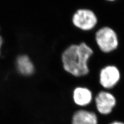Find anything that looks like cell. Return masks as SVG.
Returning a JSON list of instances; mask_svg holds the SVG:
<instances>
[{
    "label": "cell",
    "mask_w": 124,
    "mask_h": 124,
    "mask_svg": "<svg viewBox=\"0 0 124 124\" xmlns=\"http://www.w3.org/2000/svg\"><path fill=\"white\" fill-rule=\"evenodd\" d=\"M94 51L85 42L73 44L64 50L61 60L64 70L77 78L89 75V62Z\"/></svg>",
    "instance_id": "1"
},
{
    "label": "cell",
    "mask_w": 124,
    "mask_h": 124,
    "mask_svg": "<svg viewBox=\"0 0 124 124\" xmlns=\"http://www.w3.org/2000/svg\"><path fill=\"white\" fill-rule=\"evenodd\" d=\"M95 40L100 51L104 54L113 52L119 46L117 34L114 30L107 26L96 31Z\"/></svg>",
    "instance_id": "2"
},
{
    "label": "cell",
    "mask_w": 124,
    "mask_h": 124,
    "mask_svg": "<svg viewBox=\"0 0 124 124\" xmlns=\"http://www.w3.org/2000/svg\"><path fill=\"white\" fill-rule=\"evenodd\" d=\"M71 22L73 25L79 31L90 32L96 29L98 23V19L92 9L81 8L77 9L73 14Z\"/></svg>",
    "instance_id": "3"
},
{
    "label": "cell",
    "mask_w": 124,
    "mask_h": 124,
    "mask_svg": "<svg viewBox=\"0 0 124 124\" xmlns=\"http://www.w3.org/2000/svg\"><path fill=\"white\" fill-rule=\"evenodd\" d=\"M93 103L95 111L99 116H108L116 107L117 101L111 91L102 90L94 96Z\"/></svg>",
    "instance_id": "4"
},
{
    "label": "cell",
    "mask_w": 124,
    "mask_h": 124,
    "mask_svg": "<svg viewBox=\"0 0 124 124\" xmlns=\"http://www.w3.org/2000/svg\"><path fill=\"white\" fill-rule=\"evenodd\" d=\"M121 79V71L115 65L105 66L99 71V83L103 90H112L118 84Z\"/></svg>",
    "instance_id": "5"
},
{
    "label": "cell",
    "mask_w": 124,
    "mask_h": 124,
    "mask_svg": "<svg viewBox=\"0 0 124 124\" xmlns=\"http://www.w3.org/2000/svg\"><path fill=\"white\" fill-rule=\"evenodd\" d=\"M94 94L89 87L79 85L76 86L72 92V99L77 107L85 108L93 103Z\"/></svg>",
    "instance_id": "6"
},
{
    "label": "cell",
    "mask_w": 124,
    "mask_h": 124,
    "mask_svg": "<svg viewBox=\"0 0 124 124\" xmlns=\"http://www.w3.org/2000/svg\"><path fill=\"white\" fill-rule=\"evenodd\" d=\"M99 116L95 110L81 108L72 114L71 124H99Z\"/></svg>",
    "instance_id": "7"
},
{
    "label": "cell",
    "mask_w": 124,
    "mask_h": 124,
    "mask_svg": "<svg viewBox=\"0 0 124 124\" xmlns=\"http://www.w3.org/2000/svg\"><path fill=\"white\" fill-rule=\"evenodd\" d=\"M16 64L18 71L24 76L32 75L35 70L33 62L26 54H21L18 56Z\"/></svg>",
    "instance_id": "8"
},
{
    "label": "cell",
    "mask_w": 124,
    "mask_h": 124,
    "mask_svg": "<svg viewBox=\"0 0 124 124\" xmlns=\"http://www.w3.org/2000/svg\"><path fill=\"white\" fill-rule=\"evenodd\" d=\"M108 124H124V122L121 121H118V120H115L111 122Z\"/></svg>",
    "instance_id": "9"
},
{
    "label": "cell",
    "mask_w": 124,
    "mask_h": 124,
    "mask_svg": "<svg viewBox=\"0 0 124 124\" xmlns=\"http://www.w3.org/2000/svg\"><path fill=\"white\" fill-rule=\"evenodd\" d=\"M3 42H4L3 38L1 35H0V55H1V49L3 45Z\"/></svg>",
    "instance_id": "10"
},
{
    "label": "cell",
    "mask_w": 124,
    "mask_h": 124,
    "mask_svg": "<svg viewBox=\"0 0 124 124\" xmlns=\"http://www.w3.org/2000/svg\"><path fill=\"white\" fill-rule=\"evenodd\" d=\"M104 1H106L108 2H114L116 1H117V0H104Z\"/></svg>",
    "instance_id": "11"
},
{
    "label": "cell",
    "mask_w": 124,
    "mask_h": 124,
    "mask_svg": "<svg viewBox=\"0 0 124 124\" xmlns=\"http://www.w3.org/2000/svg\"></svg>",
    "instance_id": "12"
}]
</instances>
